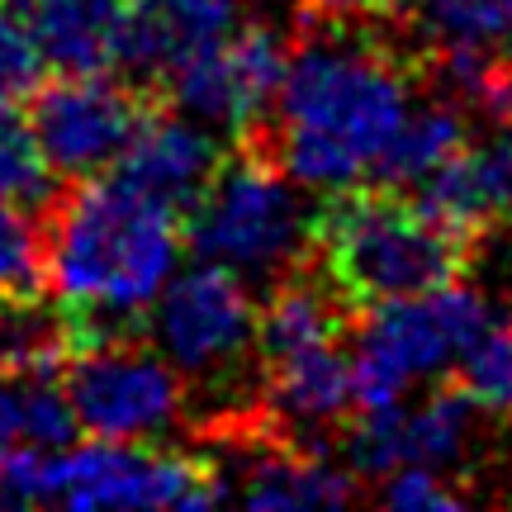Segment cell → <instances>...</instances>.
I'll return each instance as SVG.
<instances>
[{
	"label": "cell",
	"mask_w": 512,
	"mask_h": 512,
	"mask_svg": "<svg viewBox=\"0 0 512 512\" xmlns=\"http://www.w3.org/2000/svg\"><path fill=\"white\" fill-rule=\"evenodd\" d=\"M399 19L304 15L266 114V157L304 190H351L375 176L413 110L422 48H394Z\"/></svg>",
	"instance_id": "obj_1"
},
{
	"label": "cell",
	"mask_w": 512,
	"mask_h": 512,
	"mask_svg": "<svg viewBox=\"0 0 512 512\" xmlns=\"http://www.w3.org/2000/svg\"><path fill=\"white\" fill-rule=\"evenodd\" d=\"M181 209L128 176H91L43 228V280L91 328L143 318L181 271Z\"/></svg>",
	"instance_id": "obj_2"
},
{
	"label": "cell",
	"mask_w": 512,
	"mask_h": 512,
	"mask_svg": "<svg viewBox=\"0 0 512 512\" xmlns=\"http://www.w3.org/2000/svg\"><path fill=\"white\" fill-rule=\"evenodd\" d=\"M318 266L356 309L403 299V294L441 290L465 275L479 242L437 219L418 195L389 185L337 190V200L318 214Z\"/></svg>",
	"instance_id": "obj_3"
},
{
	"label": "cell",
	"mask_w": 512,
	"mask_h": 512,
	"mask_svg": "<svg viewBox=\"0 0 512 512\" xmlns=\"http://www.w3.org/2000/svg\"><path fill=\"white\" fill-rule=\"evenodd\" d=\"M5 503H62V508H214L223 503L219 475L190 456L162 451L157 441H72L62 451H15Z\"/></svg>",
	"instance_id": "obj_4"
},
{
	"label": "cell",
	"mask_w": 512,
	"mask_h": 512,
	"mask_svg": "<svg viewBox=\"0 0 512 512\" xmlns=\"http://www.w3.org/2000/svg\"><path fill=\"white\" fill-rule=\"evenodd\" d=\"M304 185L266 152L219 162L214 181L190 204L185 238L200 261L238 271L247 285H275L309 266L318 219L299 195Z\"/></svg>",
	"instance_id": "obj_5"
},
{
	"label": "cell",
	"mask_w": 512,
	"mask_h": 512,
	"mask_svg": "<svg viewBox=\"0 0 512 512\" xmlns=\"http://www.w3.org/2000/svg\"><path fill=\"white\" fill-rule=\"evenodd\" d=\"M484 328H489V299L460 280L361 309L351 323L356 413L403 399L413 380L446 375Z\"/></svg>",
	"instance_id": "obj_6"
},
{
	"label": "cell",
	"mask_w": 512,
	"mask_h": 512,
	"mask_svg": "<svg viewBox=\"0 0 512 512\" xmlns=\"http://www.w3.org/2000/svg\"><path fill=\"white\" fill-rule=\"evenodd\" d=\"M256 299L252 285L228 266L195 261L166 280L147 309L152 347L162 351L185 380L228 384L256 356Z\"/></svg>",
	"instance_id": "obj_7"
},
{
	"label": "cell",
	"mask_w": 512,
	"mask_h": 512,
	"mask_svg": "<svg viewBox=\"0 0 512 512\" xmlns=\"http://www.w3.org/2000/svg\"><path fill=\"white\" fill-rule=\"evenodd\" d=\"M86 437L162 441L185 422V375L157 347L95 342L62 370Z\"/></svg>",
	"instance_id": "obj_8"
},
{
	"label": "cell",
	"mask_w": 512,
	"mask_h": 512,
	"mask_svg": "<svg viewBox=\"0 0 512 512\" xmlns=\"http://www.w3.org/2000/svg\"><path fill=\"white\" fill-rule=\"evenodd\" d=\"M285 53L290 43L266 29V24H238L233 34L209 43L200 53L176 62L166 81H171V100L176 110L209 124L214 133H238L252 138L266 124L271 100L285 76Z\"/></svg>",
	"instance_id": "obj_9"
},
{
	"label": "cell",
	"mask_w": 512,
	"mask_h": 512,
	"mask_svg": "<svg viewBox=\"0 0 512 512\" xmlns=\"http://www.w3.org/2000/svg\"><path fill=\"white\" fill-rule=\"evenodd\" d=\"M138 124V100L105 72H62L29 95V133L53 176L91 181L114 171Z\"/></svg>",
	"instance_id": "obj_10"
},
{
	"label": "cell",
	"mask_w": 512,
	"mask_h": 512,
	"mask_svg": "<svg viewBox=\"0 0 512 512\" xmlns=\"http://www.w3.org/2000/svg\"><path fill=\"white\" fill-rule=\"evenodd\" d=\"M479 408L465 399L456 380L408 403V394L384 408H361L347 432V470L361 479H384L403 465H451L465 456V446L475 437Z\"/></svg>",
	"instance_id": "obj_11"
},
{
	"label": "cell",
	"mask_w": 512,
	"mask_h": 512,
	"mask_svg": "<svg viewBox=\"0 0 512 512\" xmlns=\"http://www.w3.org/2000/svg\"><path fill=\"white\" fill-rule=\"evenodd\" d=\"M223 503L238 498L242 508L256 512H318V508H347L356 498L351 470L332 465L323 451L304 446L299 437H261L242 441L228 475H219Z\"/></svg>",
	"instance_id": "obj_12"
},
{
	"label": "cell",
	"mask_w": 512,
	"mask_h": 512,
	"mask_svg": "<svg viewBox=\"0 0 512 512\" xmlns=\"http://www.w3.org/2000/svg\"><path fill=\"white\" fill-rule=\"evenodd\" d=\"M223 152L214 128L190 119V114H152L138 124V133L128 138L124 157H119V176H128L133 185H143L147 195L190 209L200 200V190L214 181Z\"/></svg>",
	"instance_id": "obj_13"
},
{
	"label": "cell",
	"mask_w": 512,
	"mask_h": 512,
	"mask_svg": "<svg viewBox=\"0 0 512 512\" xmlns=\"http://www.w3.org/2000/svg\"><path fill=\"white\" fill-rule=\"evenodd\" d=\"M418 200L475 242L498 228L512 233V138L465 143L441 171L418 185Z\"/></svg>",
	"instance_id": "obj_14"
},
{
	"label": "cell",
	"mask_w": 512,
	"mask_h": 512,
	"mask_svg": "<svg viewBox=\"0 0 512 512\" xmlns=\"http://www.w3.org/2000/svg\"><path fill=\"white\" fill-rule=\"evenodd\" d=\"M43 67L57 72H110L124 67L133 0H24Z\"/></svg>",
	"instance_id": "obj_15"
},
{
	"label": "cell",
	"mask_w": 512,
	"mask_h": 512,
	"mask_svg": "<svg viewBox=\"0 0 512 512\" xmlns=\"http://www.w3.org/2000/svg\"><path fill=\"white\" fill-rule=\"evenodd\" d=\"M261 403H266L271 427L285 437H313L323 427H337L356 408L351 356L342 351V342H328V347H309L299 356L271 361Z\"/></svg>",
	"instance_id": "obj_16"
},
{
	"label": "cell",
	"mask_w": 512,
	"mask_h": 512,
	"mask_svg": "<svg viewBox=\"0 0 512 512\" xmlns=\"http://www.w3.org/2000/svg\"><path fill=\"white\" fill-rule=\"evenodd\" d=\"M247 19V0H133L124 67L138 76H166Z\"/></svg>",
	"instance_id": "obj_17"
},
{
	"label": "cell",
	"mask_w": 512,
	"mask_h": 512,
	"mask_svg": "<svg viewBox=\"0 0 512 512\" xmlns=\"http://www.w3.org/2000/svg\"><path fill=\"white\" fill-rule=\"evenodd\" d=\"M76 432L81 422L53 366L0 370V446L48 456V451L72 446Z\"/></svg>",
	"instance_id": "obj_18"
},
{
	"label": "cell",
	"mask_w": 512,
	"mask_h": 512,
	"mask_svg": "<svg viewBox=\"0 0 512 512\" xmlns=\"http://www.w3.org/2000/svg\"><path fill=\"white\" fill-rule=\"evenodd\" d=\"M470 143V119L451 95H437L427 100L422 110H408V119L399 124L394 143L384 147L380 166H375V185H389V190H418L432 171L456 157L460 147Z\"/></svg>",
	"instance_id": "obj_19"
},
{
	"label": "cell",
	"mask_w": 512,
	"mask_h": 512,
	"mask_svg": "<svg viewBox=\"0 0 512 512\" xmlns=\"http://www.w3.org/2000/svg\"><path fill=\"white\" fill-rule=\"evenodd\" d=\"M399 15L418 29L422 48L494 53L512 43V0H403Z\"/></svg>",
	"instance_id": "obj_20"
},
{
	"label": "cell",
	"mask_w": 512,
	"mask_h": 512,
	"mask_svg": "<svg viewBox=\"0 0 512 512\" xmlns=\"http://www.w3.org/2000/svg\"><path fill=\"white\" fill-rule=\"evenodd\" d=\"M456 384L479 413H512V313L489 318L470 351L456 361Z\"/></svg>",
	"instance_id": "obj_21"
},
{
	"label": "cell",
	"mask_w": 512,
	"mask_h": 512,
	"mask_svg": "<svg viewBox=\"0 0 512 512\" xmlns=\"http://www.w3.org/2000/svg\"><path fill=\"white\" fill-rule=\"evenodd\" d=\"M62 323L29 299H0V370L15 366H57Z\"/></svg>",
	"instance_id": "obj_22"
},
{
	"label": "cell",
	"mask_w": 512,
	"mask_h": 512,
	"mask_svg": "<svg viewBox=\"0 0 512 512\" xmlns=\"http://www.w3.org/2000/svg\"><path fill=\"white\" fill-rule=\"evenodd\" d=\"M48 162L34 147L29 124H15L10 110L0 114V209H29L48 195Z\"/></svg>",
	"instance_id": "obj_23"
},
{
	"label": "cell",
	"mask_w": 512,
	"mask_h": 512,
	"mask_svg": "<svg viewBox=\"0 0 512 512\" xmlns=\"http://www.w3.org/2000/svg\"><path fill=\"white\" fill-rule=\"evenodd\" d=\"M43 285V228L29 209H0V299H29Z\"/></svg>",
	"instance_id": "obj_24"
},
{
	"label": "cell",
	"mask_w": 512,
	"mask_h": 512,
	"mask_svg": "<svg viewBox=\"0 0 512 512\" xmlns=\"http://www.w3.org/2000/svg\"><path fill=\"white\" fill-rule=\"evenodd\" d=\"M38 72H43V53H38L24 15H10L0 5V114L38 91Z\"/></svg>",
	"instance_id": "obj_25"
},
{
	"label": "cell",
	"mask_w": 512,
	"mask_h": 512,
	"mask_svg": "<svg viewBox=\"0 0 512 512\" xmlns=\"http://www.w3.org/2000/svg\"><path fill=\"white\" fill-rule=\"evenodd\" d=\"M380 503L399 512H451V508H465L470 494L460 484H451L446 475H437L432 465H403L394 475H384Z\"/></svg>",
	"instance_id": "obj_26"
},
{
	"label": "cell",
	"mask_w": 512,
	"mask_h": 512,
	"mask_svg": "<svg viewBox=\"0 0 512 512\" xmlns=\"http://www.w3.org/2000/svg\"><path fill=\"white\" fill-rule=\"evenodd\" d=\"M475 105L489 114V119H498L503 128H512V57H494V62H489V72L479 81Z\"/></svg>",
	"instance_id": "obj_27"
},
{
	"label": "cell",
	"mask_w": 512,
	"mask_h": 512,
	"mask_svg": "<svg viewBox=\"0 0 512 512\" xmlns=\"http://www.w3.org/2000/svg\"><path fill=\"white\" fill-rule=\"evenodd\" d=\"M304 15L323 19H399L403 0H299Z\"/></svg>",
	"instance_id": "obj_28"
}]
</instances>
